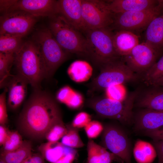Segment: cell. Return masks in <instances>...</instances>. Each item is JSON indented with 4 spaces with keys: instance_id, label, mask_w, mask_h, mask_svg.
<instances>
[{
    "instance_id": "8",
    "label": "cell",
    "mask_w": 163,
    "mask_h": 163,
    "mask_svg": "<svg viewBox=\"0 0 163 163\" xmlns=\"http://www.w3.org/2000/svg\"><path fill=\"white\" fill-rule=\"evenodd\" d=\"M104 126L101 145L125 163H132L131 142L125 130L114 123Z\"/></svg>"
},
{
    "instance_id": "36",
    "label": "cell",
    "mask_w": 163,
    "mask_h": 163,
    "mask_svg": "<svg viewBox=\"0 0 163 163\" xmlns=\"http://www.w3.org/2000/svg\"><path fill=\"white\" fill-rule=\"evenodd\" d=\"M141 133L143 135L152 138L153 140H163V126L154 130L146 131Z\"/></svg>"
},
{
    "instance_id": "3",
    "label": "cell",
    "mask_w": 163,
    "mask_h": 163,
    "mask_svg": "<svg viewBox=\"0 0 163 163\" xmlns=\"http://www.w3.org/2000/svg\"><path fill=\"white\" fill-rule=\"evenodd\" d=\"M48 28L67 52L90 58L86 37L62 16L57 15L51 18Z\"/></svg>"
},
{
    "instance_id": "11",
    "label": "cell",
    "mask_w": 163,
    "mask_h": 163,
    "mask_svg": "<svg viewBox=\"0 0 163 163\" xmlns=\"http://www.w3.org/2000/svg\"><path fill=\"white\" fill-rule=\"evenodd\" d=\"M37 18L21 10L3 14L0 17V34H6L23 37L33 27Z\"/></svg>"
},
{
    "instance_id": "27",
    "label": "cell",
    "mask_w": 163,
    "mask_h": 163,
    "mask_svg": "<svg viewBox=\"0 0 163 163\" xmlns=\"http://www.w3.org/2000/svg\"><path fill=\"white\" fill-rule=\"evenodd\" d=\"M163 76V55L144 74L141 78L145 84L151 85Z\"/></svg>"
},
{
    "instance_id": "40",
    "label": "cell",
    "mask_w": 163,
    "mask_h": 163,
    "mask_svg": "<svg viewBox=\"0 0 163 163\" xmlns=\"http://www.w3.org/2000/svg\"><path fill=\"white\" fill-rule=\"evenodd\" d=\"M16 0H0L1 13L2 15L6 13L11 7L15 2Z\"/></svg>"
},
{
    "instance_id": "5",
    "label": "cell",
    "mask_w": 163,
    "mask_h": 163,
    "mask_svg": "<svg viewBox=\"0 0 163 163\" xmlns=\"http://www.w3.org/2000/svg\"><path fill=\"white\" fill-rule=\"evenodd\" d=\"M139 91L133 92L122 101L108 97L92 100L89 106L99 116L118 120L123 124L133 123V109Z\"/></svg>"
},
{
    "instance_id": "29",
    "label": "cell",
    "mask_w": 163,
    "mask_h": 163,
    "mask_svg": "<svg viewBox=\"0 0 163 163\" xmlns=\"http://www.w3.org/2000/svg\"><path fill=\"white\" fill-rule=\"evenodd\" d=\"M15 54L0 52V81L1 86L9 76L11 68L14 63Z\"/></svg>"
},
{
    "instance_id": "31",
    "label": "cell",
    "mask_w": 163,
    "mask_h": 163,
    "mask_svg": "<svg viewBox=\"0 0 163 163\" xmlns=\"http://www.w3.org/2000/svg\"><path fill=\"white\" fill-rule=\"evenodd\" d=\"M67 129L62 120L53 126L47 132L45 138L48 142H57L66 133Z\"/></svg>"
},
{
    "instance_id": "39",
    "label": "cell",
    "mask_w": 163,
    "mask_h": 163,
    "mask_svg": "<svg viewBox=\"0 0 163 163\" xmlns=\"http://www.w3.org/2000/svg\"><path fill=\"white\" fill-rule=\"evenodd\" d=\"M71 92L70 88L67 87L61 89L57 95V99L60 101L66 103L69 97Z\"/></svg>"
},
{
    "instance_id": "7",
    "label": "cell",
    "mask_w": 163,
    "mask_h": 163,
    "mask_svg": "<svg viewBox=\"0 0 163 163\" xmlns=\"http://www.w3.org/2000/svg\"><path fill=\"white\" fill-rule=\"evenodd\" d=\"M110 27L89 30L85 33L90 57L99 66L119 57L113 45Z\"/></svg>"
},
{
    "instance_id": "37",
    "label": "cell",
    "mask_w": 163,
    "mask_h": 163,
    "mask_svg": "<svg viewBox=\"0 0 163 163\" xmlns=\"http://www.w3.org/2000/svg\"><path fill=\"white\" fill-rule=\"evenodd\" d=\"M45 159L40 153H32L21 163H46Z\"/></svg>"
},
{
    "instance_id": "18",
    "label": "cell",
    "mask_w": 163,
    "mask_h": 163,
    "mask_svg": "<svg viewBox=\"0 0 163 163\" xmlns=\"http://www.w3.org/2000/svg\"><path fill=\"white\" fill-rule=\"evenodd\" d=\"M160 0H113L108 1V7L113 13L141 11L154 7Z\"/></svg>"
},
{
    "instance_id": "22",
    "label": "cell",
    "mask_w": 163,
    "mask_h": 163,
    "mask_svg": "<svg viewBox=\"0 0 163 163\" xmlns=\"http://www.w3.org/2000/svg\"><path fill=\"white\" fill-rule=\"evenodd\" d=\"M87 163H111L115 156L106 149L90 139L87 145Z\"/></svg>"
},
{
    "instance_id": "12",
    "label": "cell",
    "mask_w": 163,
    "mask_h": 163,
    "mask_svg": "<svg viewBox=\"0 0 163 163\" xmlns=\"http://www.w3.org/2000/svg\"><path fill=\"white\" fill-rule=\"evenodd\" d=\"M160 54L144 42L139 43L122 57L129 68L140 76L153 65Z\"/></svg>"
},
{
    "instance_id": "6",
    "label": "cell",
    "mask_w": 163,
    "mask_h": 163,
    "mask_svg": "<svg viewBox=\"0 0 163 163\" xmlns=\"http://www.w3.org/2000/svg\"><path fill=\"white\" fill-rule=\"evenodd\" d=\"M32 40L39 48L45 66L46 77L51 76L67 59L68 53L59 44L48 28L37 30Z\"/></svg>"
},
{
    "instance_id": "1",
    "label": "cell",
    "mask_w": 163,
    "mask_h": 163,
    "mask_svg": "<svg viewBox=\"0 0 163 163\" xmlns=\"http://www.w3.org/2000/svg\"><path fill=\"white\" fill-rule=\"evenodd\" d=\"M62 120L59 106L53 98L37 90L20 113L18 128L28 138L40 139L45 138L53 126Z\"/></svg>"
},
{
    "instance_id": "26",
    "label": "cell",
    "mask_w": 163,
    "mask_h": 163,
    "mask_svg": "<svg viewBox=\"0 0 163 163\" xmlns=\"http://www.w3.org/2000/svg\"><path fill=\"white\" fill-rule=\"evenodd\" d=\"M22 38L6 34H0V52L16 54L24 43Z\"/></svg>"
},
{
    "instance_id": "38",
    "label": "cell",
    "mask_w": 163,
    "mask_h": 163,
    "mask_svg": "<svg viewBox=\"0 0 163 163\" xmlns=\"http://www.w3.org/2000/svg\"><path fill=\"white\" fill-rule=\"evenodd\" d=\"M158 157V163H163V140L152 142Z\"/></svg>"
},
{
    "instance_id": "30",
    "label": "cell",
    "mask_w": 163,
    "mask_h": 163,
    "mask_svg": "<svg viewBox=\"0 0 163 163\" xmlns=\"http://www.w3.org/2000/svg\"><path fill=\"white\" fill-rule=\"evenodd\" d=\"M21 136L17 131H9L8 137L3 145L2 151L10 152L18 148L22 144Z\"/></svg>"
},
{
    "instance_id": "9",
    "label": "cell",
    "mask_w": 163,
    "mask_h": 163,
    "mask_svg": "<svg viewBox=\"0 0 163 163\" xmlns=\"http://www.w3.org/2000/svg\"><path fill=\"white\" fill-rule=\"evenodd\" d=\"M163 14V0H160L157 5L148 9L114 14L111 26L117 30H145L154 19Z\"/></svg>"
},
{
    "instance_id": "2",
    "label": "cell",
    "mask_w": 163,
    "mask_h": 163,
    "mask_svg": "<svg viewBox=\"0 0 163 163\" xmlns=\"http://www.w3.org/2000/svg\"><path fill=\"white\" fill-rule=\"evenodd\" d=\"M14 64L18 75L38 90L41 81L46 77V71L39 48L33 40L24 42L15 54Z\"/></svg>"
},
{
    "instance_id": "43",
    "label": "cell",
    "mask_w": 163,
    "mask_h": 163,
    "mask_svg": "<svg viewBox=\"0 0 163 163\" xmlns=\"http://www.w3.org/2000/svg\"><path fill=\"white\" fill-rule=\"evenodd\" d=\"M0 163H7L2 159L0 158Z\"/></svg>"
},
{
    "instance_id": "17",
    "label": "cell",
    "mask_w": 163,
    "mask_h": 163,
    "mask_svg": "<svg viewBox=\"0 0 163 163\" xmlns=\"http://www.w3.org/2000/svg\"><path fill=\"white\" fill-rule=\"evenodd\" d=\"M150 86L142 91H139L134 106L163 111V87Z\"/></svg>"
},
{
    "instance_id": "32",
    "label": "cell",
    "mask_w": 163,
    "mask_h": 163,
    "mask_svg": "<svg viewBox=\"0 0 163 163\" xmlns=\"http://www.w3.org/2000/svg\"><path fill=\"white\" fill-rule=\"evenodd\" d=\"M104 129V126L99 122L93 120L91 121L86 126L84 129L88 138L90 139L97 137Z\"/></svg>"
},
{
    "instance_id": "20",
    "label": "cell",
    "mask_w": 163,
    "mask_h": 163,
    "mask_svg": "<svg viewBox=\"0 0 163 163\" xmlns=\"http://www.w3.org/2000/svg\"><path fill=\"white\" fill-rule=\"evenodd\" d=\"M113 41L115 50L121 57L128 54L139 43L137 35L133 32L125 30H117L113 33Z\"/></svg>"
},
{
    "instance_id": "19",
    "label": "cell",
    "mask_w": 163,
    "mask_h": 163,
    "mask_svg": "<svg viewBox=\"0 0 163 163\" xmlns=\"http://www.w3.org/2000/svg\"><path fill=\"white\" fill-rule=\"evenodd\" d=\"M28 83L18 75L13 76L9 82L7 104L11 109H17L23 101L27 94Z\"/></svg>"
},
{
    "instance_id": "4",
    "label": "cell",
    "mask_w": 163,
    "mask_h": 163,
    "mask_svg": "<svg viewBox=\"0 0 163 163\" xmlns=\"http://www.w3.org/2000/svg\"><path fill=\"white\" fill-rule=\"evenodd\" d=\"M99 66L101 69L99 74L90 84L91 92H98L106 90L112 85L136 81L140 78L126 65L122 57Z\"/></svg>"
},
{
    "instance_id": "25",
    "label": "cell",
    "mask_w": 163,
    "mask_h": 163,
    "mask_svg": "<svg viewBox=\"0 0 163 163\" xmlns=\"http://www.w3.org/2000/svg\"><path fill=\"white\" fill-rule=\"evenodd\" d=\"M93 69L86 61L77 60L73 62L68 69V73L73 81L78 82L86 81L91 77Z\"/></svg>"
},
{
    "instance_id": "13",
    "label": "cell",
    "mask_w": 163,
    "mask_h": 163,
    "mask_svg": "<svg viewBox=\"0 0 163 163\" xmlns=\"http://www.w3.org/2000/svg\"><path fill=\"white\" fill-rule=\"evenodd\" d=\"M57 5L56 0H16L7 13L14 11L21 10L26 12L37 18L48 17L52 18L58 15Z\"/></svg>"
},
{
    "instance_id": "21",
    "label": "cell",
    "mask_w": 163,
    "mask_h": 163,
    "mask_svg": "<svg viewBox=\"0 0 163 163\" xmlns=\"http://www.w3.org/2000/svg\"><path fill=\"white\" fill-rule=\"evenodd\" d=\"M145 30V42L161 54L163 51V14L154 19Z\"/></svg>"
},
{
    "instance_id": "16",
    "label": "cell",
    "mask_w": 163,
    "mask_h": 163,
    "mask_svg": "<svg viewBox=\"0 0 163 163\" xmlns=\"http://www.w3.org/2000/svg\"><path fill=\"white\" fill-rule=\"evenodd\" d=\"M133 123L139 133L158 129L163 126V111L141 108L134 114Z\"/></svg>"
},
{
    "instance_id": "28",
    "label": "cell",
    "mask_w": 163,
    "mask_h": 163,
    "mask_svg": "<svg viewBox=\"0 0 163 163\" xmlns=\"http://www.w3.org/2000/svg\"><path fill=\"white\" fill-rule=\"evenodd\" d=\"M67 131L61 139V143L64 145L74 149L82 148L85 144L81 139L78 129L71 125L66 126Z\"/></svg>"
},
{
    "instance_id": "41",
    "label": "cell",
    "mask_w": 163,
    "mask_h": 163,
    "mask_svg": "<svg viewBox=\"0 0 163 163\" xmlns=\"http://www.w3.org/2000/svg\"><path fill=\"white\" fill-rule=\"evenodd\" d=\"M8 129L5 125H0V146L3 145L6 139L9 132Z\"/></svg>"
},
{
    "instance_id": "34",
    "label": "cell",
    "mask_w": 163,
    "mask_h": 163,
    "mask_svg": "<svg viewBox=\"0 0 163 163\" xmlns=\"http://www.w3.org/2000/svg\"><path fill=\"white\" fill-rule=\"evenodd\" d=\"M91 116L85 112H81L75 117L71 125L78 129L84 128L91 121Z\"/></svg>"
},
{
    "instance_id": "14",
    "label": "cell",
    "mask_w": 163,
    "mask_h": 163,
    "mask_svg": "<svg viewBox=\"0 0 163 163\" xmlns=\"http://www.w3.org/2000/svg\"><path fill=\"white\" fill-rule=\"evenodd\" d=\"M38 150L45 159L53 163H72L77 153L75 149L58 141L43 143Z\"/></svg>"
},
{
    "instance_id": "15",
    "label": "cell",
    "mask_w": 163,
    "mask_h": 163,
    "mask_svg": "<svg viewBox=\"0 0 163 163\" xmlns=\"http://www.w3.org/2000/svg\"><path fill=\"white\" fill-rule=\"evenodd\" d=\"M58 15H60L81 32L87 31L82 14V0L57 1Z\"/></svg>"
},
{
    "instance_id": "42",
    "label": "cell",
    "mask_w": 163,
    "mask_h": 163,
    "mask_svg": "<svg viewBox=\"0 0 163 163\" xmlns=\"http://www.w3.org/2000/svg\"><path fill=\"white\" fill-rule=\"evenodd\" d=\"M151 85L163 87V76L155 81Z\"/></svg>"
},
{
    "instance_id": "10",
    "label": "cell",
    "mask_w": 163,
    "mask_h": 163,
    "mask_svg": "<svg viewBox=\"0 0 163 163\" xmlns=\"http://www.w3.org/2000/svg\"><path fill=\"white\" fill-rule=\"evenodd\" d=\"M82 14L87 31L110 27L113 22L114 14L109 9L107 1L82 0Z\"/></svg>"
},
{
    "instance_id": "24",
    "label": "cell",
    "mask_w": 163,
    "mask_h": 163,
    "mask_svg": "<svg viewBox=\"0 0 163 163\" xmlns=\"http://www.w3.org/2000/svg\"><path fill=\"white\" fill-rule=\"evenodd\" d=\"M32 144L29 141L24 140L17 149L10 152L2 151L0 158L7 163H21L32 153Z\"/></svg>"
},
{
    "instance_id": "35",
    "label": "cell",
    "mask_w": 163,
    "mask_h": 163,
    "mask_svg": "<svg viewBox=\"0 0 163 163\" xmlns=\"http://www.w3.org/2000/svg\"><path fill=\"white\" fill-rule=\"evenodd\" d=\"M5 90L0 95V124L5 125L8 121L6 103V92Z\"/></svg>"
},
{
    "instance_id": "33",
    "label": "cell",
    "mask_w": 163,
    "mask_h": 163,
    "mask_svg": "<svg viewBox=\"0 0 163 163\" xmlns=\"http://www.w3.org/2000/svg\"><path fill=\"white\" fill-rule=\"evenodd\" d=\"M108 97L117 101H122L126 96L124 88L121 85H112L106 89Z\"/></svg>"
},
{
    "instance_id": "23",
    "label": "cell",
    "mask_w": 163,
    "mask_h": 163,
    "mask_svg": "<svg viewBox=\"0 0 163 163\" xmlns=\"http://www.w3.org/2000/svg\"><path fill=\"white\" fill-rule=\"evenodd\" d=\"M133 152L135 159L138 163H151L157 155L153 145L141 139L136 141Z\"/></svg>"
}]
</instances>
